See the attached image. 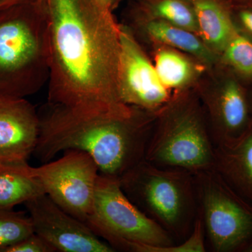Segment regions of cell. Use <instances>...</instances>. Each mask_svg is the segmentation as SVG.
I'll list each match as a JSON object with an SVG mask.
<instances>
[{
	"label": "cell",
	"mask_w": 252,
	"mask_h": 252,
	"mask_svg": "<svg viewBox=\"0 0 252 252\" xmlns=\"http://www.w3.org/2000/svg\"><path fill=\"white\" fill-rule=\"evenodd\" d=\"M31 0H0V11Z\"/></svg>",
	"instance_id": "25"
},
{
	"label": "cell",
	"mask_w": 252,
	"mask_h": 252,
	"mask_svg": "<svg viewBox=\"0 0 252 252\" xmlns=\"http://www.w3.org/2000/svg\"><path fill=\"white\" fill-rule=\"evenodd\" d=\"M237 31L252 41V7L230 8Z\"/></svg>",
	"instance_id": "23"
},
{
	"label": "cell",
	"mask_w": 252,
	"mask_h": 252,
	"mask_svg": "<svg viewBox=\"0 0 252 252\" xmlns=\"http://www.w3.org/2000/svg\"><path fill=\"white\" fill-rule=\"evenodd\" d=\"M200 36L207 47L220 57L237 32L230 9L220 0H190Z\"/></svg>",
	"instance_id": "16"
},
{
	"label": "cell",
	"mask_w": 252,
	"mask_h": 252,
	"mask_svg": "<svg viewBox=\"0 0 252 252\" xmlns=\"http://www.w3.org/2000/svg\"></svg>",
	"instance_id": "29"
},
{
	"label": "cell",
	"mask_w": 252,
	"mask_h": 252,
	"mask_svg": "<svg viewBox=\"0 0 252 252\" xmlns=\"http://www.w3.org/2000/svg\"><path fill=\"white\" fill-rule=\"evenodd\" d=\"M215 169L252 205V125L237 140L215 146Z\"/></svg>",
	"instance_id": "14"
},
{
	"label": "cell",
	"mask_w": 252,
	"mask_h": 252,
	"mask_svg": "<svg viewBox=\"0 0 252 252\" xmlns=\"http://www.w3.org/2000/svg\"><path fill=\"white\" fill-rule=\"evenodd\" d=\"M119 181L130 201L166 230L176 243L188 238L198 217L193 174L143 160Z\"/></svg>",
	"instance_id": "5"
},
{
	"label": "cell",
	"mask_w": 252,
	"mask_h": 252,
	"mask_svg": "<svg viewBox=\"0 0 252 252\" xmlns=\"http://www.w3.org/2000/svg\"><path fill=\"white\" fill-rule=\"evenodd\" d=\"M86 224L114 250L130 252L131 244L167 247L176 241L130 201L119 179L99 173L94 212Z\"/></svg>",
	"instance_id": "6"
},
{
	"label": "cell",
	"mask_w": 252,
	"mask_h": 252,
	"mask_svg": "<svg viewBox=\"0 0 252 252\" xmlns=\"http://www.w3.org/2000/svg\"><path fill=\"white\" fill-rule=\"evenodd\" d=\"M218 64L252 86V41L237 31L219 57Z\"/></svg>",
	"instance_id": "19"
},
{
	"label": "cell",
	"mask_w": 252,
	"mask_h": 252,
	"mask_svg": "<svg viewBox=\"0 0 252 252\" xmlns=\"http://www.w3.org/2000/svg\"><path fill=\"white\" fill-rule=\"evenodd\" d=\"M39 2L42 3V4H46V0H37Z\"/></svg>",
	"instance_id": "28"
},
{
	"label": "cell",
	"mask_w": 252,
	"mask_h": 252,
	"mask_svg": "<svg viewBox=\"0 0 252 252\" xmlns=\"http://www.w3.org/2000/svg\"><path fill=\"white\" fill-rule=\"evenodd\" d=\"M29 166L28 162L0 163V209L13 210L16 205L46 194L30 173Z\"/></svg>",
	"instance_id": "17"
},
{
	"label": "cell",
	"mask_w": 252,
	"mask_h": 252,
	"mask_svg": "<svg viewBox=\"0 0 252 252\" xmlns=\"http://www.w3.org/2000/svg\"><path fill=\"white\" fill-rule=\"evenodd\" d=\"M39 113L26 98L0 95V163L28 162L37 142Z\"/></svg>",
	"instance_id": "12"
},
{
	"label": "cell",
	"mask_w": 252,
	"mask_h": 252,
	"mask_svg": "<svg viewBox=\"0 0 252 252\" xmlns=\"http://www.w3.org/2000/svg\"><path fill=\"white\" fill-rule=\"evenodd\" d=\"M99 1L114 12L120 6L124 0H99Z\"/></svg>",
	"instance_id": "26"
},
{
	"label": "cell",
	"mask_w": 252,
	"mask_h": 252,
	"mask_svg": "<svg viewBox=\"0 0 252 252\" xmlns=\"http://www.w3.org/2000/svg\"><path fill=\"white\" fill-rule=\"evenodd\" d=\"M24 205L34 233L49 244L54 252H115L89 225L63 210L46 194Z\"/></svg>",
	"instance_id": "11"
},
{
	"label": "cell",
	"mask_w": 252,
	"mask_h": 252,
	"mask_svg": "<svg viewBox=\"0 0 252 252\" xmlns=\"http://www.w3.org/2000/svg\"><path fill=\"white\" fill-rule=\"evenodd\" d=\"M160 81L172 94L193 90L210 69L185 53L167 46H149Z\"/></svg>",
	"instance_id": "15"
},
{
	"label": "cell",
	"mask_w": 252,
	"mask_h": 252,
	"mask_svg": "<svg viewBox=\"0 0 252 252\" xmlns=\"http://www.w3.org/2000/svg\"><path fill=\"white\" fill-rule=\"evenodd\" d=\"M144 160L193 175L215 169V144L195 91L175 93L158 113Z\"/></svg>",
	"instance_id": "4"
},
{
	"label": "cell",
	"mask_w": 252,
	"mask_h": 252,
	"mask_svg": "<svg viewBox=\"0 0 252 252\" xmlns=\"http://www.w3.org/2000/svg\"><path fill=\"white\" fill-rule=\"evenodd\" d=\"M119 92L122 102L157 115L172 98L162 84L152 58L132 32L120 23Z\"/></svg>",
	"instance_id": "10"
},
{
	"label": "cell",
	"mask_w": 252,
	"mask_h": 252,
	"mask_svg": "<svg viewBox=\"0 0 252 252\" xmlns=\"http://www.w3.org/2000/svg\"><path fill=\"white\" fill-rule=\"evenodd\" d=\"M194 177L206 243L215 252H246L252 245V205L215 169Z\"/></svg>",
	"instance_id": "7"
},
{
	"label": "cell",
	"mask_w": 252,
	"mask_h": 252,
	"mask_svg": "<svg viewBox=\"0 0 252 252\" xmlns=\"http://www.w3.org/2000/svg\"><path fill=\"white\" fill-rule=\"evenodd\" d=\"M48 103L86 114L129 117L119 92L120 23L99 0H46Z\"/></svg>",
	"instance_id": "1"
},
{
	"label": "cell",
	"mask_w": 252,
	"mask_h": 252,
	"mask_svg": "<svg viewBox=\"0 0 252 252\" xmlns=\"http://www.w3.org/2000/svg\"><path fill=\"white\" fill-rule=\"evenodd\" d=\"M194 90L206 114L215 146L237 140L252 125V86L217 64Z\"/></svg>",
	"instance_id": "8"
},
{
	"label": "cell",
	"mask_w": 252,
	"mask_h": 252,
	"mask_svg": "<svg viewBox=\"0 0 252 252\" xmlns=\"http://www.w3.org/2000/svg\"><path fill=\"white\" fill-rule=\"evenodd\" d=\"M33 233L31 218L24 212L0 209V251Z\"/></svg>",
	"instance_id": "20"
},
{
	"label": "cell",
	"mask_w": 252,
	"mask_h": 252,
	"mask_svg": "<svg viewBox=\"0 0 252 252\" xmlns=\"http://www.w3.org/2000/svg\"><path fill=\"white\" fill-rule=\"evenodd\" d=\"M0 252H54V250L39 235L33 233Z\"/></svg>",
	"instance_id": "22"
},
{
	"label": "cell",
	"mask_w": 252,
	"mask_h": 252,
	"mask_svg": "<svg viewBox=\"0 0 252 252\" xmlns=\"http://www.w3.org/2000/svg\"><path fill=\"white\" fill-rule=\"evenodd\" d=\"M246 252H252V245L247 250Z\"/></svg>",
	"instance_id": "27"
},
{
	"label": "cell",
	"mask_w": 252,
	"mask_h": 252,
	"mask_svg": "<svg viewBox=\"0 0 252 252\" xmlns=\"http://www.w3.org/2000/svg\"><path fill=\"white\" fill-rule=\"evenodd\" d=\"M63 152L58 160L37 167L30 165V173L55 203L86 223L94 212L99 168L85 152L68 149Z\"/></svg>",
	"instance_id": "9"
},
{
	"label": "cell",
	"mask_w": 252,
	"mask_h": 252,
	"mask_svg": "<svg viewBox=\"0 0 252 252\" xmlns=\"http://www.w3.org/2000/svg\"><path fill=\"white\" fill-rule=\"evenodd\" d=\"M229 8L243 7V6H251L252 0H220Z\"/></svg>",
	"instance_id": "24"
},
{
	"label": "cell",
	"mask_w": 252,
	"mask_h": 252,
	"mask_svg": "<svg viewBox=\"0 0 252 252\" xmlns=\"http://www.w3.org/2000/svg\"><path fill=\"white\" fill-rule=\"evenodd\" d=\"M126 9L152 19L161 20L196 33L199 30L190 0H129Z\"/></svg>",
	"instance_id": "18"
},
{
	"label": "cell",
	"mask_w": 252,
	"mask_h": 252,
	"mask_svg": "<svg viewBox=\"0 0 252 252\" xmlns=\"http://www.w3.org/2000/svg\"><path fill=\"white\" fill-rule=\"evenodd\" d=\"M207 250L205 230L198 217L190 234L180 243L167 247L149 246L137 243L134 247V252H205Z\"/></svg>",
	"instance_id": "21"
},
{
	"label": "cell",
	"mask_w": 252,
	"mask_h": 252,
	"mask_svg": "<svg viewBox=\"0 0 252 252\" xmlns=\"http://www.w3.org/2000/svg\"><path fill=\"white\" fill-rule=\"evenodd\" d=\"M49 78L46 4L31 0L0 11V95L26 98Z\"/></svg>",
	"instance_id": "3"
},
{
	"label": "cell",
	"mask_w": 252,
	"mask_h": 252,
	"mask_svg": "<svg viewBox=\"0 0 252 252\" xmlns=\"http://www.w3.org/2000/svg\"><path fill=\"white\" fill-rule=\"evenodd\" d=\"M142 46H167L185 53L205 64L210 70L219 58L196 33L172 23L144 17L126 9L124 23Z\"/></svg>",
	"instance_id": "13"
},
{
	"label": "cell",
	"mask_w": 252,
	"mask_h": 252,
	"mask_svg": "<svg viewBox=\"0 0 252 252\" xmlns=\"http://www.w3.org/2000/svg\"><path fill=\"white\" fill-rule=\"evenodd\" d=\"M39 113L32 155L47 162L61 152L77 149L94 158L101 175L120 179L144 160L157 115L137 109L129 117L86 114L47 103Z\"/></svg>",
	"instance_id": "2"
}]
</instances>
